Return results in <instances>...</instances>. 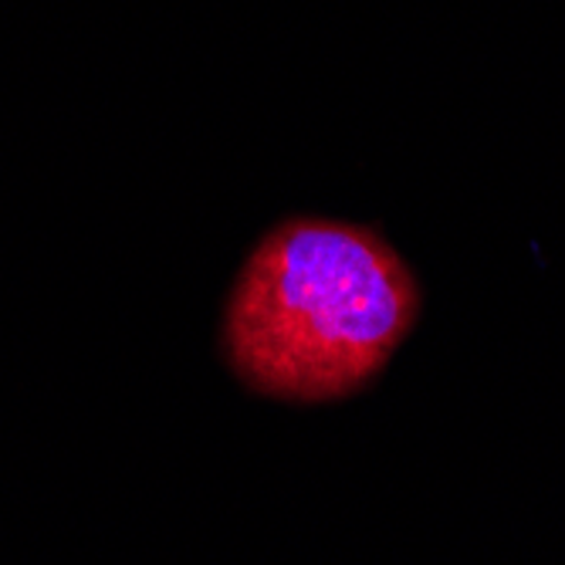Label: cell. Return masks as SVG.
Here are the masks:
<instances>
[{
    "mask_svg": "<svg viewBox=\"0 0 565 565\" xmlns=\"http://www.w3.org/2000/svg\"><path fill=\"white\" fill-rule=\"evenodd\" d=\"M420 285L393 244L339 221H285L227 301L234 373L258 393L319 403L366 386L414 332Z\"/></svg>",
    "mask_w": 565,
    "mask_h": 565,
    "instance_id": "obj_1",
    "label": "cell"
}]
</instances>
